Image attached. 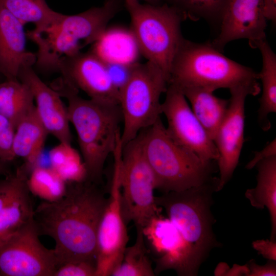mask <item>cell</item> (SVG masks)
I'll return each mask as SVG.
<instances>
[{
	"instance_id": "cell-1",
	"label": "cell",
	"mask_w": 276,
	"mask_h": 276,
	"mask_svg": "<svg viewBox=\"0 0 276 276\" xmlns=\"http://www.w3.org/2000/svg\"><path fill=\"white\" fill-rule=\"evenodd\" d=\"M100 185L85 180L67 183L58 201H42L33 218L40 235L52 238L58 267L69 262L96 263L97 233L107 198Z\"/></svg>"
},
{
	"instance_id": "cell-2",
	"label": "cell",
	"mask_w": 276,
	"mask_h": 276,
	"mask_svg": "<svg viewBox=\"0 0 276 276\" xmlns=\"http://www.w3.org/2000/svg\"><path fill=\"white\" fill-rule=\"evenodd\" d=\"M57 91L68 101V119L77 134L87 180L100 185L106 160L112 154L121 133L120 105L84 99L78 91L67 87Z\"/></svg>"
},
{
	"instance_id": "cell-3",
	"label": "cell",
	"mask_w": 276,
	"mask_h": 276,
	"mask_svg": "<svg viewBox=\"0 0 276 276\" xmlns=\"http://www.w3.org/2000/svg\"><path fill=\"white\" fill-rule=\"evenodd\" d=\"M259 81L258 73L227 57L210 42L183 38L172 62L169 84L213 92L246 87L257 96L261 91Z\"/></svg>"
},
{
	"instance_id": "cell-4",
	"label": "cell",
	"mask_w": 276,
	"mask_h": 276,
	"mask_svg": "<svg viewBox=\"0 0 276 276\" xmlns=\"http://www.w3.org/2000/svg\"><path fill=\"white\" fill-rule=\"evenodd\" d=\"M143 152L154 176L155 189L164 193L181 192L210 180L212 162L175 142L160 117L140 132Z\"/></svg>"
},
{
	"instance_id": "cell-5",
	"label": "cell",
	"mask_w": 276,
	"mask_h": 276,
	"mask_svg": "<svg viewBox=\"0 0 276 276\" xmlns=\"http://www.w3.org/2000/svg\"><path fill=\"white\" fill-rule=\"evenodd\" d=\"M218 178L181 192L155 196L156 204L164 209L186 243L199 269L210 250L217 245L212 230L210 207L212 194L216 192Z\"/></svg>"
},
{
	"instance_id": "cell-6",
	"label": "cell",
	"mask_w": 276,
	"mask_h": 276,
	"mask_svg": "<svg viewBox=\"0 0 276 276\" xmlns=\"http://www.w3.org/2000/svg\"><path fill=\"white\" fill-rule=\"evenodd\" d=\"M124 6L130 15L131 31L140 52L170 78L172 62L184 38L181 23L185 17L166 3L152 5L125 0Z\"/></svg>"
},
{
	"instance_id": "cell-7",
	"label": "cell",
	"mask_w": 276,
	"mask_h": 276,
	"mask_svg": "<svg viewBox=\"0 0 276 276\" xmlns=\"http://www.w3.org/2000/svg\"><path fill=\"white\" fill-rule=\"evenodd\" d=\"M123 6L122 0H106L100 7L76 14H62L57 22L35 37L38 53L48 63L56 64L61 58L99 42L104 37L109 21Z\"/></svg>"
},
{
	"instance_id": "cell-8",
	"label": "cell",
	"mask_w": 276,
	"mask_h": 276,
	"mask_svg": "<svg viewBox=\"0 0 276 276\" xmlns=\"http://www.w3.org/2000/svg\"><path fill=\"white\" fill-rule=\"evenodd\" d=\"M169 82V76L152 63H133L128 78L119 89L123 146L160 117V98Z\"/></svg>"
},
{
	"instance_id": "cell-9",
	"label": "cell",
	"mask_w": 276,
	"mask_h": 276,
	"mask_svg": "<svg viewBox=\"0 0 276 276\" xmlns=\"http://www.w3.org/2000/svg\"><path fill=\"white\" fill-rule=\"evenodd\" d=\"M121 205L125 223L142 228L162 208L155 201V180L143 152L140 132L123 146L121 159Z\"/></svg>"
},
{
	"instance_id": "cell-10",
	"label": "cell",
	"mask_w": 276,
	"mask_h": 276,
	"mask_svg": "<svg viewBox=\"0 0 276 276\" xmlns=\"http://www.w3.org/2000/svg\"><path fill=\"white\" fill-rule=\"evenodd\" d=\"M122 149L119 139L112 153L114 165L109 194L98 229L96 276L111 275L120 264L128 242L121 205Z\"/></svg>"
},
{
	"instance_id": "cell-11",
	"label": "cell",
	"mask_w": 276,
	"mask_h": 276,
	"mask_svg": "<svg viewBox=\"0 0 276 276\" xmlns=\"http://www.w3.org/2000/svg\"><path fill=\"white\" fill-rule=\"evenodd\" d=\"M39 236L32 218L0 243V275L53 276L58 267L55 251Z\"/></svg>"
},
{
	"instance_id": "cell-12",
	"label": "cell",
	"mask_w": 276,
	"mask_h": 276,
	"mask_svg": "<svg viewBox=\"0 0 276 276\" xmlns=\"http://www.w3.org/2000/svg\"><path fill=\"white\" fill-rule=\"evenodd\" d=\"M162 103V113L167 121V132L177 144L192 151L203 162L217 161L219 153L189 105L181 91L169 84Z\"/></svg>"
},
{
	"instance_id": "cell-13",
	"label": "cell",
	"mask_w": 276,
	"mask_h": 276,
	"mask_svg": "<svg viewBox=\"0 0 276 276\" xmlns=\"http://www.w3.org/2000/svg\"><path fill=\"white\" fill-rule=\"evenodd\" d=\"M61 83L89 99L119 104V89L108 72L105 60L95 51L79 53L61 58L58 64Z\"/></svg>"
},
{
	"instance_id": "cell-14",
	"label": "cell",
	"mask_w": 276,
	"mask_h": 276,
	"mask_svg": "<svg viewBox=\"0 0 276 276\" xmlns=\"http://www.w3.org/2000/svg\"><path fill=\"white\" fill-rule=\"evenodd\" d=\"M145 241L152 252L155 274L174 270L178 275L193 276L198 269L190 250L174 224L160 213L152 217L142 228Z\"/></svg>"
},
{
	"instance_id": "cell-15",
	"label": "cell",
	"mask_w": 276,
	"mask_h": 276,
	"mask_svg": "<svg viewBox=\"0 0 276 276\" xmlns=\"http://www.w3.org/2000/svg\"><path fill=\"white\" fill-rule=\"evenodd\" d=\"M231 97L226 114L214 140L219 153V177L216 192L222 189L232 177L238 164L244 142L245 102L253 95L246 87L229 90Z\"/></svg>"
},
{
	"instance_id": "cell-16",
	"label": "cell",
	"mask_w": 276,
	"mask_h": 276,
	"mask_svg": "<svg viewBox=\"0 0 276 276\" xmlns=\"http://www.w3.org/2000/svg\"><path fill=\"white\" fill-rule=\"evenodd\" d=\"M266 21L262 0H231L220 21L219 33L210 43L222 51L229 42L245 39L251 47L266 38Z\"/></svg>"
},
{
	"instance_id": "cell-17",
	"label": "cell",
	"mask_w": 276,
	"mask_h": 276,
	"mask_svg": "<svg viewBox=\"0 0 276 276\" xmlns=\"http://www.w3.org/2000/svg\"><path fill=\"white\" fill-rule=\"evenodd\" d=\"M17 78L31 89L37 114L48 134L60 143L71 144L72 136L67 107L64 105L58 92L41 80L32 65L23 66Z\"/></svg>"
},
{
	"instance_id": "cell-18",
	"label": "cell",
	"mask_w": 276,
	"mask_h": 276,
	"mask_svg": "<svg viewBox=\"0 0 276 276\" xmlns=\"http://www.w3.org/2000/svg\"><path fill=\"white\" fill-rule=\"evenodd\" d=\"M24 25L0 2V75L5 79H17L20 68L33 65L36 56L26 49Z\"/></svg>"
},
{
	"instance_id": "cell-19",
	"label": "cell",
	"mask_w": 276,
	"mask_h": 276,
	"mask_svg": "<svg viewBox=\"0 0 276 276\" xmlns=\"http://www.w3.org/2000/svg\"><path fill=\"white\" fill-rule=\"evenodd\" d=\"M48 133L40 120L35 107L25 116L15 127L13 152L24 160L21 167L30 175L41 166L40 159Z\"/></svg>"
},
{
	"instance_id": "cell-20",
	"label": "cell",
	"mask_w": 276,
	"mask_h": 276,
	"mask_svg": "<svg viewBox=\"0 0 276 276\" xmlns=\"http://www.w3.org/2000/svg\"><path fill=\"white\" fill-rule=\"evenodd\" d=\"M179 89L190 102L196 118L214 141L226 114L229 100L217 97L213 91L204 89L188 87Z\"/></svg>"
},
{
	"instance_id": "cell-21",
	"label": "cell",
	"mask_w": 276,
	"mask_h": 276,
	"mask_svg": "<svg viewBox=\"0 0 276 276\" xmlns=\"http://www.w3.org/2000/svg\"><path fill=\"white\" fill-rule=\"evenodd\" d=\"M258 170L257 183L255 188L247 189L245 196L251 205L257 209L266 207L271 223V240L276 235V155L259 162L256 166Z\"/></svg>"
},
{
	"instance_id": "cell-22",
	"label": "cell",
	"mask_w": 276,
	"mask_h": 276,
	"mask_svg": "<svg viewBox=\"0 0 276 276\" xmlns=\"http://www.w3.org/2000/svg\"><path fill=\"white\" fill-rule=\"evenodd\" d=\"M251 47L258 49L262 56V68L258 76L262 90L258 118L262 129L268 130L271 126L268 115L276 112V55L266 38L256 42Z\"/></svg>"
},
{
	"instance_id": "cell-23",
	"label": "cell",
	"mask_w": 276,
	"mask_h": 276,
	"mask_svg": "<svg viewBox=\"0 0 276 276\" xmlns=\"http://www.w3.org/2000/svg\"><path fill=\"white\" fill-rule=\"evenodd\" d=\"M34 101L29 86L18 79L0 82V114L9 119L15 128L35 107Z\"/></svg>"
},
{
	"instance_id": "cell-24",
	"label": "cell",
	"mask_w": 276,
	"mask_h": 276,
	"mask_svg": "<svg viewBox=\"0 0 276 276\" xmlns=\"http://www.w3.org/2000/svg\"><path fill=\"white\" fill-rule=\"evenodd\" d=\"M4 6L24 25L34 24L33 31L41 34L57 22L63 14L51 9L45 0H0Z\"/></svg>"
},
{
	"instance_id": "cell-25",
	"label": "cell",
	"mask_w": 276,
	"mask_h": 276,
	"mask_svg": "<svg viewBox=\"0 0 276 276\" xmlns=\"http://www.w3.org/2000/svg\"><path fill=\"white\" fill-rule=\"evenodd\" d=\"M34 211L26 186L0 209V243L33 218Z\"/></svg>"
},
{
	"instance_id": "cell-26",
	"label": "cell",
	"mask_w": 276,
	"mask_h": 276,
	"mask_svg": "<svg viewBox=\"0 0 276 276\" xmlns=\"http://www.w3.org/2000/svg\"><path fill=\"white\" fill-rule=\"evenodd\" d=\"M136 237L134 244L126 247L119 266L111 276H154L155 273L149 251L146 247L142 228H136Z\"/></svg>"
},
{
	"instance_id": "cell-27",
	"label": "cell",
	"mask_w": 276,
	"mask_h": 276,
	"mask_svg": "<svg viewBox=\"0 0 276 276\" xmlns=\"http://www.w3.org/2000/svg\"><path fill=\"white\" fill-rule=\"evenodd\" d=\"M50 166L67 183L87 179V171L78 152L71 144L60 143L49 152Z\"/></svg>"
},
{
	"instance_id": "cell-28",
	"label": "cell",
	"mask_w": 276,
	"mask_h": 276,
	"mask_svg": "<svg viewBox=\"0 0 276 276\" xmlns=\"http://www.w3.org/2000/svg\"><path fill=\"white\" fill-rule=\"evenodd\" d=\"M27 186L30 193L48 202L62 198L67 189V183L50 166L34 169L28 176Z\"/></svg>"
},
{
	"instance_id": "cell-29",
	"label": "cell",
	"mask_w": 276,
	"mask_h": 276,
	"mask_svg": "<svg viewBox=\"0 0 276 276\" xmlns=\"http://www.w3.org/2000/svg\"><path fill=\"white\" fill-rule=\"evenodd\" d=\"M180 12L185 18L202 19L219 26L231 0H163Z\"/></svg>"
},
{
	"instance_id": "cell-30",
	"label": "cell",
	"mask_w": 276,
	"mask_h": 276,
	"mask_svg": "<svg viewBox=\"0 0 276 276\" xmlns=\"http://www.w3.org/2000/svg\"><path fill=\"white\" fill-rule=\"evenodd\" d=\"M15 128L7 118L0 114V159L11 163L15 157L13 142Z\"/></svg>"
},
{
	"instance_id": "cell-31",
	"label": "cell",
	"mask_w": 276,
	"mask_h": 276,
	"mask_svg": "<svg viewBox=\"0 0 276 276\" xmlns=\"http://www.w3.org/2000/svg\"><path fill=\"white\" fill-rule=\"evenodd\" d=\"M96 263L88 261L69 262L59 266L53 276H96Z\"/></svg>"
},
{
	"instance_id": "cell-32",
	"label": "cell",
	"mask_w": 276,
	"mask_h": 276,
	"mask_svg": "<svg viewBox=\"0 0 276 276\" xmlns=\"http://www.w3.org/2000/svg\"><path fill=\"white\" fill-rule=\"evenodd\" d=\"M253 248L269 261H276V242L271 240H257L252 243Z\"/></svg>"
},
{
	"instance_id": "cell-33",
	"label": "cell",
	"mask_w": 276,
	"mask_h": 276,
	"mask_svg": "<svg viewBox=\"0 0 276 276\" xmlns=\"http://www.w3.org/2000/svg\"><path fill=\"white\" fill-rule=\"evenodd\" d=\"M248 276H275V261H270L264 265L257 264L254 260L249 262L248 265Z\"/></svg>"
},
{
	"instance_id": "cell-34",
	"label": "cell",
	"mask_w": 276,
	"mask_h": 276,
	"mask_svg": "<svg viewBox=\"0 0 276 276\" xmlns=\"http://www.w3.org/2000/svg\"><path fill=\"white\" fill-rule=\"evenodd\" d=\"M276 155V139L269 142L261 150L255 152L252 159L246 165L247 169H251L262 160L269 157Z\"/></svg>"
},
{
	"instance_id": "cell-35",
	"label": "cell",
	"mask_w": 276,
	"mask_h": 276,
	"mask_svg": "<svg viewBox=\"0 0 276 276\" xmlns=\"http://www.w3.org/2000/svg\"><path fill=\"white\" fill-rule=\"evenodd\" d=\"M262 2L266 19L275 22L276 0H262Z\"/></svg>"
},
{
	"instance_id": "cell-36",
	"label": "cell",
	"mask_w": 276,
	"mask_h": 276,
	"mask_svg": "<svg viewBox=\"0 0 276 276\" xmlns=\"http://www.w3.org/2000/svg\"><path fill=\"white\" fill-rule=\"evenodd\" d=\"M249 272L248 265H240L235 264L231 268H229L226 276H248Z\"/></svg>"
},
{
	"instance_id": "cell-37",
	"label": "cell",
	"mask_w": 276,
	"mask_h": 276,
	"mask_svg": "<svg viewBox=\"0 0 276 276\" xmlns=\"http://www.w3.org/2000/svg\"><path fill=\"white\" fill-rule=\"evenodd\" d=\"M229 269V266L225 262H220L216 267L214 270L215 276H224L226 275Z\"/></svg>"
},
{
	"instance_id": "cell-38",
	"label": "cell",
	"mask_w": 276,
	"mask_h": 276,
	"mask_svg": "<svg viewBox=\"0 0 276 276\" xmlns=\"http://www.w3.org/2000/svg\"><path fill=\"white\" fill-rule=\"evenodd\" d=\"M10 163L0 159V175L6 176L12 173Z\"/></svg>"
},
{
	"instance_id": "cell-39",
	"label": "cell",
	"mask_w": 276,
	"mask_h": 276,
	"mask_svg": "<svg viewBox=\"0 0 276 276\" xmlns=\"http://www.w3.org/2000/svg\"><path fill=\"white\" fill-rule=\"evenodd\" d=\"M138 1H143L146 3L152 5H159L162 4L163 0H136Z\"/></svg>"
},
{
	"instance_id": "cell-40",
	"label": "cell",
	"mask_w": 276,
	"mask_h": 276,
	"mask_svg": "<svg viewBox=\"0 0 276 276\" xmlns=\"http://www.w3.org/2000/svg\"><path fill=\"white\" fill-rule=\"evenodd\" d=\"M1 76L3 77L1 75H0V77H1ZM0 82H1V81H0Z\"/></svg>"
}]
</instances>
